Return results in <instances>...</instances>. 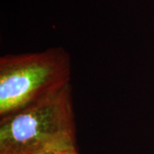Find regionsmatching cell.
<instances>
[{
	"label": "cell",
	"mask_w": 154,
	"mask_h": 154,
	"mask_svg": "<svg viewBox=\"0 0 154 154\" xmlns=\"http://www.w3.org/2000/svg\"><path fill=\"white\" fill-rule=\"evenodd\" d=\"M77 146L73 88L0 118V154H43Z\"/></svg>",
	"instance_id": "1"
},
{
	"label": "cell",
	"mask_w": 154,
	"mask_h": 154,
	"mask_svg": "<svg viewBox=\"0 0 154 154\" xmlns=\"http://www.w3.org/2000/svg\"><path fill=\"white\" fill-rule=\"evenodd\" d=\"M71 57L61 46L0 57V118L71 83Z\"/></svg>",
	"instance_id": "2"
},
{
	"label": "cell",
	"mask_w": 154,
	"mask_h": 154,
	"mask_svg": "<svg viewBox=\"0 0 154 154\" xmlns=\"http://www.w3.org/2000/svg\"><path fill=\"white\" fill-rule=\"evenodd\" d=\"M43 154H81L78 151L77 146H69L64 148L57 149L53 151H50L48 152H45Z\"/></svg>",
	"instance_id": "3"
}]
</instances>
